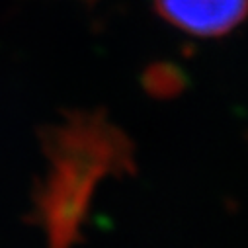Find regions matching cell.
I'll return each instance as SVG.
<instances>
[{
  "instance_id": "cell-1",
  "label": "cell",
  "mask_w": 248,
  "mask_h": 248,
  "mask_svg": "<svg viewBox=\"0 0 248 248\" xmlns=\"http://www.w3.org/2000/svg\"><path fill=\"white\" fill-rule=\"evenodd\" d=\"M162 20L196 37H221L248 18V0H155Z\"/></svg>"
},
{
  "instance_id": "cell-2",
  "label": "cell",
  "mask_w": 248,
  "mask_h": 248,
  "mask_svg": "<svg viewBox=\"0 0 248 248\" xmlns=\"http://www.w3.org/2000/svg\"><path fill=\"white\" fill-rule=\"evenodd\" d=\"M86 2H92V0H86Z\"/></svg>"
}]
</instances>
